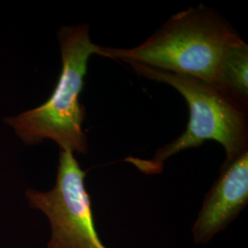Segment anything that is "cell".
Segmentation results:
<instances>
[{"mask_svg":"<svg viewBox=\"0 0 248 248\" xmlns=\"http://www.w3.org/2000/svg\"><path fill=\"white\" fill-rule=\"evenodd\" d=\"M240 39L230 23L201 5L172 16L142 45L130 49L100 46L98 54L214 84L223 54Z\"/></svg>","mask_w":248,"mask_h":248,"instance_id":"obj_1","label":"cell"},{"mask_svg":"<svg viewBox=\"0 0 248 248\" xmlns=\"http://www.w3.org/2000/svg\"><path fill=\"white\" fill-rule=\"evenodd\" d=\"M126 62L143 78L174 88L185 98L189 108L188 124L178 138L159 148L152 159L129 160L141 171L146 174L160 173L164 162L170 156L202 145L209 140L219 142L224 148L225 163L248 152V106L205 80L140 62Z\"/></svg>","mask_w":248,"mask_h":248,"instance_id":"obj_2","label":"cell"},{"mask_svg":"<svg viewBox=\"0 0 248 248\" xmlns=\"http://www.w3.org/2000/svg\"><path fill=\"white\" fill-rule=\"evenodd\" d=\"M62 70L53 93L44 104L5 119L28 145L49 139L60 150L86 154L88 139L83 131L86 116L80 95L85 86L89 58L98 53L86 24L63 26L58 32Z\"/></svg>","mask_w":248,"mask_h":248,"instance_id":"obj_3","label":"cell"},{"mask_svg":"<svg viewBox=\"0 0 248 248\" xmlns=\"http://www.w3.org/2000/svg\"><path fill=\"white\" fill-rule=\"evenodd\" d=\"M85 177L74 153L60 150L53 188L45 192L27 189L29 205L45 213L51 224L48 248H107L95 228Z\"/></svg>","mask_w":248,"mask_h":248,"instance_id":"obj_4","label":"cell"},{"mask_svg":"<svg viewBox=\"0 0 248 248\" xmlns=\"http://www.w3.org/2000/svg\"><path fill=\"white\" fill-rule=\"evenodd\" d=\"M248 202V151L224 163L220 177L210 190L193 227L197 243H206L224 229Z\"/></svg>","mask_w":248,"mask_h":248,"instance_id":"obj_5","label":"cell"},{"mask_svg":"<svg viewBox=\"0 0 248 248\" xmlns=\"http://www.w3.org/2000/svg\"><path fill=\"white\" fill-rule=\"evenodd\" d=\"M248 45L243 39L231 45L222 56L214 85L248 106Z\"/></svg>","mask_w":248,"mask_h":248,"instance_id":"obj_6","label":"cell"}]
</instances>
